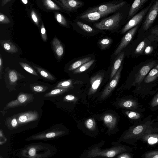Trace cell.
I'll return each mask as SVG.
<instances>
[{"label":"cell","mask_w":158,"mask_h":158,"mask_svg":"<svg viewBox=\"0 0 158 158\" xmlns=\"http://www.w3.org/2000/svg\"><path fill=\"white\" fill-rule=\"evenodd\" d=\"M124 52H121L115 60L112 69L110 79L113 78L121 66V64L124 57Z\"/></svg>","instance_id":"44dd1931"},{"label":"cell","mask_w":158,"mask_h":158,"mask_svg":"<svg viewBox=\"0 0 158 158\" xmlns=\"http://www.w3.org/2000/svg\"><path fill=\"white\" fill-rule=\"evenodd\" d=\"M125 114L129 118L132 119L138 120L141 118V114L135 111H126Z\"/></svg>","instance_id":"8d00e7d4"},{"label":"cell","mask_w":158,"mask_h":158,"mask_svg":"<svg viewBox=\"0 0 158 158\" xmlns=\"http://www.w3.org/2000/svg\"><path fill=\"white\" fill-rule=\"evenodd\" d=\"M104 76L103 73H99L92 77L90 80L91 86L89 89L88 95H91L95 93L99 86Z\"/></svg>","instance_id":"4fadbf2b"},{"label":"cell","mask_w":158,"mask_h":158,"mask_svg":"<svg viewBox=\"0 0 158 158\" xmlns=\"http://www.w3.org/2000/svg\"><path fill=\"white\" fill-rule=\"evenodd\" d=\"M31 17L32 19L35 24L39 27V19L37 14L34 10H33L31 11Z\"/></svg>","instance_id":"f35d334b"},{"label":"cell","mask_w":158,"mask_h":158,"mask_svg":"<svg viewBox=\"0 0 158 158\" xmlns=\"http://www.w3.org/2000/svg\"><path fill=\"white\" fill-rule=\"evenodd\" d=\"M33 89L35 92H40L44 90V88L41 86L36 85L33 87Z\"/></svg>","instance_id":"bcb514c9"},{"label":"cell","mask_w":158,"mask_h":158,"mask_svg":"<svg viewBox=\"0 0 158 158\" xmlns=\"http://www.w3.org/2000/svg\"><path fill=\"white\" fill-rule=\"evenodd\" d=\"M118 105L122 107L135 109L138 107V103L135 100L132 99H125L120 102Z\"/></svg>","instance_id":"7402d4cb"},{"label":"cell","mask_w":158,"mask_h":158,"mask_svg":"<svg viewBox=\"0 0 158 158\" xmlns=\"http://www.w3.org/2000/svg\"><path fill=\"white\" fill-rule=\"evenodd\" d=\"M131 152H124L119 155L118 158H132L133 154Z\"/></svg>","instance_id":"7bdbcfd3"},{"label":"cell","mask_w":158,"mask_h":158,"mask_svg":"<svg viewBox=\"0 0 158 158\" xmlns=\"http://www.w3.org/2000/svg\"><path fill=\"white\" fill-rule=\"evenodd\" d=\"M76 23L77 25L85 31L88 32H92L94 31V29L88 25L80 21H77Z\"/></svg>","instance_id":"e575fe53"},{"label":"cell","mask_w":158,"mask_h":158,"mask_svg":"<svg viewBox=\"0 0 158 158\" xmlns=\"http://www.w3.org/2000/svg\"><path fill=\"white\" fill-rule=\"evenodd\" d=\"M147 37L152 42H155L158 45V25L152 27Z\"/></svg>","instance_id":"603a6c76"},{"label":"cell","mask_w":158,"mask_h":158,"mask_svg":"<svg viewBox=\"0 0 158 158\" xmlns=\"http://www.w3.org/2000/svg\"><path fill=\"white\" fill-rule=\"evenodd\" d=\"M141 158H158V149L145 152L142 155Z\"/></svg>","instance_id":"4dcf8cb0"},{"label":"cell","mask_w":158,"mask_h":158,"mask_svg":"<svg viewBox=\"0 0 158 158\" xmlns=\"http://www.w3.org/2000/svg\"><path fill=\"white\" fill-rule=\"evenodd\" d=\"M147 37L144 38L138 45L134 51V54L136 57L143 54L144 51L146 47L151 44L152 43Z\"/></svg>","instance_id":"ac0fdd59"},{"label":"cell","mask_w":158,"mask_h":158,"mask_svg":"<svg viewBox=\"0 0 158 158\" xmlns=\"http://www.w3.org/2000/svg\"><path fill=\"white\" fill-rule=\"evenodd\" d=\"M3 65V61L1 55H0V79L1 78V73Z\"/></svg>","instance_id":"f907efd6"},{"label":"cell","mask_w":158,"mask_h":158,"mask_svg":"<svg viewBox=\"0 0 158 158\" xmlns=\"http://www.w3.org/2000/svg\"><path fill=\"white\" fill-rule=\"evenodd\" d=\"M0 43L4 50L7 52L14 54L18 51L17 47L10 40H2Z\"/></svg>","instance_id":"e0dca14e"},{"label":"cell","mask_w":158,"mask_h":158,"mask_svg":"<svg viewBox=\"0 0 158 158\" xmlns=\"http://www.w3.org/2000/svg\"><path fill=\"white\" fill-rule=\"evenodd\" d=\"M112 42V39L109 38H103L100 39L98 41V44L102 50L106 49Z\"/></svg>","instance_id":"1f68e13d"},{"label":"cell","mask_w":158,"mask_h":158,"mask_svg":"<svg viewBox=\"0 0 158 158\" xmlns=\"http://www.w3.org/2000/svg\"><path fill=\"white\" fill-rule=\"evenodd\" d=\"M134 150L133 148L126 145L116 146L104 150L95 148L88 152L87 157L93 158L97 156H103L111 158L123 152H133Z\"/></svg>","instance_id":"7a4b0ae2"},{"label":"cell","mask_w":158,"mask_h":158,"mask_svg":"<svg viewBox=\"0 0 158 158\" xmlns=\"http://www.w3.org/2000/svg\"><path fill=\"white\" fill-rule=\"evenodd\" d=\"M56 135V133L54 132H51L46 134L45 136L47 138H51L54 137Z\"/></svg>","instance_id":"c3c4849f"},{"label":"cell","mask_w":158,"mask_h":158,"mask_svg":"<svg viewBox=\"0 0 158 158\" xmlns=\"http://www.w3.org/2000/svg\"><path fill=\"white\" fill-rule=\"evenodd\" d=\"M123 17L121 12H118L94 24L95 27L100 30H113L118 27Z\"/></svg>","instance_id":"3957f363"},{"label":"cell","mask_w":158,"mask_h":158,"mask_svg":"<svg viewBox=\"0 0 158 158\" xmlns=\"http://www.w3.org/2000/svg\"><path fill=\"white\" fill-rule=\"evenodd\" d=\"M103 120L105 124L110 130L113 129L117 123L116 117L110 114H105L103 117Z\"/></svg>","instance_id":"ffe728a7"},{"label":"cell","mask_w":158,"mask_h":158,"mask_svg":"<svg viewBox=\"0 0 158 158\" xmlns=\"http://www.w3.org/2000/svg\"><path fill=\"white\" fill-rule=\"evenodd\" d=\"M9 18L5 15L0 13V23L1 24H8L10 23Z\"/></svg>","instance_id":"ab89813d"},{"label":"cell","mask_w":158,"mask_h":158,"mask_svg":"<svg viewBox=\"0 0 158 158\" xmlns=\"http://www.w3.org/2000/svg\"><path fill=\"white\" fill-rule=\"evenodd\" d=\"M11 1V0H3L2 1L1 6H2L5 5L6 3Z\"/></svg>","instance_id":"816d5d0a"},{"label":"cell","mask_w":158,"mask_h":158,"mask_svg":"<svg viewBox=\"0 0 158 158\" xmlns=\"http://www.w3.org/2000/svg\"><path fill=\"white\" fill-rule=\"evenodd\" d=\"M111 13L110 12H95L85 13L80 17V18L85 20L95 21L98 20L102 17Z\"/></svg>","instance_id":"9a60e30c"},{"label":"cell","mask_w":158,"mask_h":158,"mask_svg":"<svg viewBox=\"0 0 158 158\" xmlns=\"http://www.w3.org/2000/svg\"><path fill=\"white\" fill-rule=\"evenodd\" d=\"M33 67L44 78L50 80H54V77L47 71L40 67L33 66Z\"/></svg>","instance_id":"484cf974"},{"label":"cell","mask_w":158,"mask_h":158,"mask_svg":"<svg viewBox=\"0 0 158 158\" xmlns=\"http://www.w3.org/2000/svg\"><path fill=\"white\" fill-rule=\"evenodd\" d=\"M86 127L89 130L93 131L96 128L95 123L93 118H89L87 119L85 122Z\"/></svg>","instance_id":"836d02e7"},{"label":"cell","mask_w":158,"mask_h":158,"mask_svg":"<svg viewBox=\"0 0 158 158\" xmlns=\"http://www.w3.org/2000/svg\"><path fill=\"white\" fill-rule=\"evenodd\" d=\"M154 50V47L151 44L147 46L145 48L143 54L147 55H151L153 52Z\"/></svg>","instance_id":"60d3db41"},{"label":"cell","mask_w":158,"mask_h":158,"mask_svg":"<svg viewBox=\"0 0 158 158\" xmlns=\"http://www.w3.org/2000/svg\"><path fill=\"white\" fill-rule=\"evenodd\" d=\"M40 32L42 38L44 41H46L47 40V35L46 33V30L45 27L43 23H42Z\"/></svg>","instance_id":"b9f144b4"},{"label":"cell","mask_w":158,"mask_h":158,"mask_svg":"<svg viewBox=\"0 0 158 158\" xmlns=\"http://www.w3.org/2000/svg\"><path fill=\"white\" fill-rule=\"evenodd\" d=\"M9 77L10 82L15 83L18 79L17 72L15 70H10L9 73Z\"/></svg>","instance_id":"74e56055"},{"label":"cell","mask_w":158,"mask_h":158,"mask_svg":"<svg viewBox=\"0 0 158 158\" xmlns=\"http://www.w3.org/2000/svg\"><path fill=\"white\" fill-rule=\"evenodd\" d=\"M158 15V0L154 1L146 14L141 29L145 32L150 29Z\"/></svg>","instance_id":"52a82bcc"},{"label":"cell","mask_w":158,"mask_h":158,"mask_svg":"<svg viewBox=\"0 0 158 158\" xmlns=\"http://www.w3.org/2000/svg\"><path fill=\"white\" fill-rule=\"evenodd\" d=\"M36 153L35 149L34 148H31L28 152L29 154L31 156H34L35 155Z\"/></svg>","instance_id":"7dc6e473"},{"label":"cell","mask_w":158,"mask_h":158,"mask_svg":"<svg viewBox=\"0 0 158 158\" xmlns=\"http://www.w3.org/2000/svg\"><path fill=\"white\" fill-rule=\"evenodd\" d=\"M42 2L44 6L48 10H56L61 9L60 7L51 0H44L42 1Z\"/></svg>","instance_id":"4316f807"},{"label":"cell","mask_w":158,"mask_h":158,"mask_svg":"<svg viewBox=\"0 0 158 158\" xmlns=\"http://www.w3.org/2000/svg\"><path fill=\"white\" fill-rule=\"evenodd\" d=\"M63 9L68 11L75 10L82 6L84 3L79 1L76 0H55Z\"/></svg>","instance_id":"8fae6325"},{"label":"cell","mask_w":158,"mask_h":158,"mask_svg":"<svg viewBox=\"0 0 158 158\" xmlns=\"http://www.w3.org/2000/svg\"><path fill=\"white\" fill-rule=\"evenodd\" d=\"M126 3V2H123L118 4L109 3L103 4L92 8L86 13L110 12L112 13L121 8Z\"/></svg>","instance_id":"9c48e42d"},{"label":"cell","mask_w":158,"mask_h":158,"mask_svg":"<svg viewBox=\"0 0 158 158\" xmlns=\"http://www.w3.org/2000/svg\"><path fill=\"white\" fill-rule=\"evenodd\" d=\"M94 61V60H92L86 62L81 66L75 70L73 73H81L88 69L93 64Z\"/></svg>","instance_id":"83f0119b"},{"label":"cell","mask_w":158,"mask_h":158,"mask_svg":"<svg viewBox=\"0 0 158 158\" xmlns=\"http://www.w3.org/2000/svg\"><path fill=\"white\" fill-rule=\"evenodd\" d=\"M19 63L21 67L27 72L32 75L38 76V74L34 69L27 64L20 62H19Z\"/></svg>","instance_id":"d6a6232c"},{"label":"cell","mask_w":158,"mask_h":158,"mask_svg":"<svg viewBox=\"0 0 158 158\" xmlns=\"http://www.w3.org/2000/svg\"><path fill=\"white\" fill-rule=\"evenodd\" d=\"M21 1L24 4H27L28 2V1L27 0H22Z\"/></svg>","instance_id":"f5cc1de1"},{"label":"cell","mask_w":158,"mask_h":158,"mask_svg":"<svg viewBox=\"0 0 158 158\" xmlns=\"http://www.w3.org/2000/svg\"><path fill=\"white\" fill-rule=\"evenodd\" d=\"M157 105H158V93L154 97L151 103V106L152 107Z\"/></svg>","instance_id":"ee69618b"},{"label":"cell","mask_w":158,"mask_h":158,"mask_svg":"<svg viewBox=\"0 0 158 158\" xmlns=\"http://www.w3.org/2000/svg\"><path fill=\"white\" fill-rule=\"evenodd\" d=\"M158 63L157 60L152 59L148 60L140 64L141 66L135 74L133 85L140 84L146 76Z\"/></svg>","instance_id":"277c9868"},{"label":"cell","mask_w":158,"mask_h":158,"mask_svg":"<svg viewBox=\"0 0 158 158\" xmlns=\"http://www.w3.org/2000/svg\"><path fill=\"white\" fill-rule=\"evenodd\" d=\"M139 140L148 146L158 145V124L152 125L140 137Z\"/></svg>","instance_id":"8992f818"},{"label":"cell","mask_w":158,"mask_h":158,"mask_svg":"<svg viewBox=\"0 0 158 158\" xmlns=\"http://www.w3.org/2000/svg\"><path fill=\"white\" fill-rule=\"evenodd\" d=\"M151 119L144 120L131 127L123 134L121 140L136 146V143L153 123Z\"/></svg>","instance_id":"6da1fadb"},{"label":"cell","mask_w":158,"mask_h":158,"mask_svg":"<svg viewBox=\"0 0 158 158\" xmlns=\"http://www.w3.org/2000/svg\"><path fill=\"white\" fill-rule=\"evenodd\" d=\"M154 1V0H152L148 5L133 17L122 29L121 33H124L135 26L139 25L146 15Z\"/></svg>","instance_id":"5b68a950"},{"label":"cell","mask_w":158,"mask_h":158,"mask_svg":"<svg viewBox=\"0 0 158 158\" xmlns=\"http://www.w3.org/2000/svg\"><path fill=\"white\" fill-rule=\"evenodd\" d=\"M153 68L158 69V63Z\"/></svg>","instance_id":"db71d44e"},{"label":"cell","mask_w":158,"mask_h":158,"mask_svg":"<svg viewBox=\"0 0 158 158\" xmlns=\"http://www.w3.org/2000/svg\"><path fill=\"white\" fill-rule=\"evenodd\" d=\"M64 99L67 101H74L77 100V98L71 95H68L64 97Z\"/></svg>","instance_id":"f6af8a7d"},{"label":"cell","mask_w":158,"mask_h":158,"mask_svg":"<svg viewBox=\"0 0 158 158\" xmlns=\"http://www.w3.org/2000/svg\"><path fill=\"white\" fill-rule=\"evenodd\" d=\"M32 95L27 94H21L18 96L16 100L8 103L5 108L8 109L27 104L32 100Z\"/></svg>","instance_id":"7c38bea8"},{"label":"cell","mask_w":158,"mask_h":158,"mask_svg":"<svg viewBox=\"0 0 158 158\" xmlns=\"http://www.w3.org/2000/svg\"><path fill=\"white\" fill-rule=\"evenodd\" d=\"M69 88H58L54 89L45 94L44 96L45 97H49L59 95L69 90Z\"/></svg>","instance_id":"f546056e"},{"label":"cell","mask_w":158,"mask_h":158,"mask_svg":"<svg viewBox=\"0 0 158 158\" xmlns=\"http://www.w3.org/2000/svg\"><path fill=\"white\" fill-rule=\"evenodd\" d=\"M91 57H86L79 60L72 64L69 67L68 70L72 71L75 70L90 60Z\"/></svg>","instance_id":"cb8c5ba5"},{"label":"cell","mask_w":158,"mask_h":158,"mask_svg":"<svg viewBox=\"0 0 158 158\" xmlns=\"http://www.w3.org/2000/svg\"><path fill=\"white\" fill-rule=\"evenodd\" d=\"M158 77V69L153 68L149 72L148 75L144 78V81L146 83L151 82Z\"/></svg>","instance_id":"d4e9b609"},{"label":"cell","mask_w":158,"mask_h":158,"mask_svg":"<svg viewBox=\"0 0 158 158\" xmlns=\"http://www.w3.org/2000/svg\"><path fill=\"white\" fill-rule=\"evenodd\" d=\"M55 18L57 21L60 24L64 26H67V23L66 19L61 14L56 13Z\"/></svg>","instance_id":"d590c367"},{"label":"cell","mask_w":158,"mask_h":158,"mask_svg":"<svg viewBox=\"0 0 158 158\" xmlns=\"http://www.w3.org/2000/svg\"><path fill=\"white\" fill-rule=\"evenodd\" d=\"M148 0H135L132 4L129 10L127 18H131L144 6Z\"/></svg>","instance_id":"5bb4252c"},{"label":"cell","mask_w":158,"mask_h":158,"mask_svg":"<svg viewBox=\"0 0 158 158\" xmlns=\"http://www.w3.org/2000/svg\"><path fill=\"white\" fill-rule=\"evenodd\" d=\"M122 68V66H121L111 81L105 88L100 97L101 98L104 99L108 97L116 87L120 79Z\"/></svg>","instance_id":"30bf717a"},{"label":"cell","mask_w":158,"mask_h":158,"mask_svg":"<svg viewBox=\"0 0 158 158\" xmlns=\"http://www.w3.org/2000/svg\"><path fill=\"white\" fill-rule=\"evenodd\" d=\"M38 116V113L35 112L24 113L19 116L18 120L19 123H26L37 119Z\"/></svg>","instance_id":"2e32d148"},{"label":"cell","mask_w":158,"mask_h":158,"mask_svg":"<svg viewBox=\"0 0 158 158\" xmlns=\"http://www.w3.org/2000/svg\"><path fill=\"white\" fill-rule=\"evenodd\" d=\"M76 83L71 79L68 80L60 82L56 88H71L72 85Z\"/></svg>","instance_id":"f1b7e54d"},{"label":"cell","mask_w":158,"mask_h":158,"mask_svg":"<svg viewBox=\"0 0 158 158\" xmlns=\"http://www.w3.org/2000/svg\"><path fill=\"white\" fill-rule=\"evenodd\" d=\"M139 27L138 25L131 29L126 33L122 39L119 45L114 52V54L117 55L120 53L122 51L132 40Z\"/></svg>","instance_id":"ba28073f"},{"label":"cell","mask_w":158,"mask_h":158,"mask_svg":"<svg viewBox=\"0 0 158 158\" xmlns=\"http://www.w3.org/2000/svg\"><path fill=\"white\" fill-rule=\"evenodd\" d=\"M11 124L13 127H15L17 125V120L15 118H13L11 120Z\"/></svg>","instance_id":"681fc988"},{"label":"cell","mask_w":158,"mask_h":158,"mask_svg":"<svg viewBox=\"0 0 158 158\" xmlns=\"http://www.w3.org/2000/svg\"><path fill=\"white\" fill-rule=\"evenodd\" d=\"M53 50L58 58H60L64 53V48L60 41L56 38L54 37L52 41Z\"/></svg>","instance_id":"d6986e66"}]
</instances>
